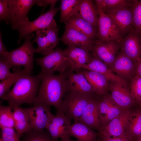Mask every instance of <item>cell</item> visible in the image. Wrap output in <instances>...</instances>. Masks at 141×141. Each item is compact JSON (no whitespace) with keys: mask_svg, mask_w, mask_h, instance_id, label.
Listing matches in <instances>:
<instances>
[{"mask_svg":"<svg viewBox=\"0 0 141 141\" xmlns=\"http://www.w3.org/2000/svg\"><path fill=\"white\" fill-rule=\"evenodd\" d=\"M136 63L135 70L136 75L141 77V56Z\"/></svg>","mask_w":141,"mask_h":141,"instance_id":"42","label":"cell"},{"mask_svg":"<svg viewBox=\"0 0 141 141\" xmlns=\"http://www.w3.org/2000/svg\"><path fill=\"white\" fill-rule=\"evenodd\" d=\"M33 106L23 108L26 113L32 129L34 131H43L54 115L50 106L36 101Z\"/></svg>","mask_w":141,"mask_h":141,"instance_id":"6","label":"cell"},{"mask_svg":"<svg viewBox=\"0 0 141 141\" xmlns=\"http://www.w3.org/2000/svg\"><path fill=\"white\" fill-rule=\"evenodd\" d=\"M70 137L69 134H67L63 136L60 137L62 141H79L78 140L76 141H73L70 139Z\"/></svg>","mask_w":141,"mask_h":141,"instance_id":"43","label":"cell"},{"mask_svg":"<svg viewBox=\"0 0 141 141\" xmlns=\"http://www.w3.org/2000/svg\"><path fill=\"white\" fill-rule=\"evenodd\" d=\"M120 43L115 41L102 42L97 40L91 52L110 68L115 60Z\"/></svg>","mask_w":141,"mask_h":141,"instance_id":"14","label":"cell"},{"mask_svg":"<svg viewBox=\"0 0 141 141\" xmlns=\"http://www.w3.org/2000/svg\"><path fill=\"white\" fill-rule=\"evenodd\" d=\"M108 88L110 91V96L113 100L121 108L126 109L134 103L135 99L127 86L111 82L109 83Z\"/></svg>","mask_w":141,"mask_h":141,"instance_id":"20","label":"cell"},{"mask_svg":"<svg viewBox=\"0 0 141 141\" xmlns=\"http://www.w3.org/2000/svg\"><path fill=\"white\" fill-rule=\"evenodd\" d=\"M134 6L103 11L113 21L122 37L126 35L133 29V11Z\"/></svg>","mask_w":141,"mask_h":141,"instance_id":"12","label":"cell"},{"mask_svg":"<svg viewBox=\"0 0 141 141\" xmlns=\"http://www.w3.org/2000/svg\"><path fill=\"white\" fill-rule=\"evenodd\" d=\"M11 11L7 0H0V21L10 24Z\"/></svg>","mask_w":141,"mask_h":141,"instance_id":"38","label":"cell"},{"mask_svg":"<svg viewBox=\"0 0 141 141\" xmlns=\"http://www.w3.org/2000/svg\"><path fill=\"white\" fill-rule=\"evenodd\" d=\"M1 129L0 141H22L14 128H4Z\"/></svg>","mask_w":141,"mask_h":141,"instance_id":"37","label":"cell"},{"mask_svg":"<svg viewBox=\"0 0 141 141\" xmlns=\"http://www.w3.org/2000/svg\"><path fill=\"white\" fill-rule=\"evenodd\" d=\"M59 10V7H56L55 4L50 5L49 9L41 14L35 20L16 28L19 34L17 43L20 44L23 37L50 26L56 22L54 17Z\"/></svg>","mask_w":141,"mask_h":141,"instance_id":"8","label":"cell"},{"mask_svg":"<svg viewBox=\"0 0 141 141\" xmlns=\"http://www.w3.org/2000/svg\"><path fill=\"white\" fill-rule=\"evenodd\" d=\"M11 68L9 62L7 58H0V80L7 78L12 74L10 71Z\"/></svg>","mask_w":141,"mask_h":141,"instance_id":"40","label":"cell"},{"mask_svg":"<svg viewBox=\"0 0 141 141\" xmlns=\"http://www.w3.org/2000/svg\"><path fill=\"white\" fill-rule=\"evenodd\" d=\"M81 0H61L59 7L60 22L66 23L76 14Z\"/></svg>","mask_w":141,"mask_h":141,"instance_id":"30","label":"cell"},{"mask_svg":"<svg viewBox=\"0 0 141 141\" xmlns=\"http://www.w3.org/2000/svg\"><path fill=\"white\" fill-rule=\"evenodd\" d=\"M21 67L13 68V72L12 74L6 79L1 81L0 82V97L1 98L10 91L11 87L14 84L20 77L26 73H30Z\"/></svg>","mask_w":141,"mask_h":141,"instance_id":"31","label":"cell"},{"mask_svg":"<svg viewBox=\"0 0 141 141\" xmlns=\"http://www.w3.org/2000/svg\"><path fill=\"white\" fill-rule=\"evenodd\" d=\"M98 133V136L102 141H132L134 140L132 138L127 134L120 137L113 136L102 129Z\"/></svg>","mask_w":141,"mask_h":141,"instance_id":"39","label":"cell"},{"mask_svg":"<svg viewBox=\"0 0 141 141\" xmlns=\"http://www.w3.org/2000/svg\"><path fill=\"white\" fill-rule=\"evenodd\" d=\"M68 91L86 94H95L82 71L67 73Z\"/></svg>","mask_w":141,"mask_h":141,"instance_id":"22","label":"cell"},{"mask_svg":"<svg viewBox=\"0 0 141 141\" xmlns=\"http://www.w3.org/2000/svg\"><path fill=\"white\" fill-rule=\"evenodd\" d=\"M42 75L40 73L36 75L28 73L24 74L16 82L12 89L1 99L7 101L13 110L24 103L33 105L36 101Z\"/></svg>","mask_w":141,"mask_h":141,"instance_id":"2","label":"cell"},{"mask_svg":"<svg viewBox=\"0 0 141 141\" xmlns=\"http://www.w3.org/2000/svg\"><path fill=\"white\" fill-rule=\"evenodd\" d=\"M68 130L70 136L75 137L79 141H97L98 137V133L77 122L69 126Z\"/></svg>","mask_w":141,"mask_h":141,"instance_id":"26","label":"cell"},{"mask_svg":"<svg viewBox=\"0 0 141 141\" xmlns=\"http://www.w3.org/2000/svg\"><path fill=\"white\" fill-rule=\"evenodd\" d=\"M132 111L126 109L101 129L113 136L120 137L126 134V128Z\"/></svg>","mask_w":141,"mask_h":141,"instance_id":"23","label":"cell"},{"mask_svg":"<svg viewBox=\"0 0 141 141\" xmlns=\"http://www.w3.org/2000/svg\"><path fill=\"white\" fill-rule=\"evenodd\" d=\"M13 110L14 128L20 138L24 134L28 133L33 130L23 108L19 107L15 108Z\"/></svg>","mask_w":141,"mask_h":141,"instance_id":"28","label":"cell"},{"mask_svg":"<svg viewBox=\"0 0 141 141\" xmlns=\"http://www.w3.org/2000/svg\"><path fill=\"white\" fill-rule=\"evenodd\" d=\"M137 141H141V135L136 139Z\"/></svg>","mask_w":141,"mask_h":141,"instance_id":"44","label":"cell"},{"mask_svg":"<svg viewBox=\"0 0 141 141\" xmlns=\"http://www.w3.org/2000/svg\"><path fill=\"white\" fill-rule=\"evenodd\" d=\"M71 120L61 110L57 111L56 115L49 122L45 129L53 139L57 140L64 135L69 134L68 130L71 125Z\"/></svg>","mask_w":141,"mask_h":141,"instance_id":"17","label":"cell"},{"mask_svg":"<svg viewBox=\"0 0 141 141\" xmlns=\"http://www.w3.org/2000/svg\"><path fill=\"white\" fill-rule=\"evenodd\" d=\"M121 52L136 62L141 54V35L131 30L123 38L121 43Z\"/></svg>","mask_w":141,"mask_h":141,"instance_id":"16","label":"cell"},{"mask_svg":"<svg viewBox=\"0 0 141 141\" xmlns=\"http://www.w3.org/2000/svg\"><path fill=\"white\" fill-rule=\"evenodd\" d=\"M64 50L67 58L68 72L80 71L81 67L89 63L93 56L91 52L72 45H68Z\"/></svg>","mask_w":141,"mask_h":141,"instance_id":"11","label":"cell"},{"mask_svg":"<svg viewBox=\"0 0 141 141\" xmlns=\"http://www.w3.org/2000/svg\"><path fill=\"white\" fill-rule=\"evenodd\" d=\"M65 24L85 34L92 40L96 41L98 39L97 30L91 24L77 15L72 17Z\"/></svg>","mask_w":141,"mask_h":141,"instance_id":"27","label":"cell"},{"mask_svg":"<svg viewBox=\"0 0 141 141\" xmlns=\"http://www.w3.org/2000/svg\"><path fill=\"white\" fill-rule=\"evenodd\" d=\"M82 71L94 93L102 96L105 95L109 87V81L103 75L99 73L82 69Z\"/></svg>","mask_w":141,"mask_h":141,"instance_id":"25","label":"cell"},{"mask_svg":"<svg viewBox=\"0 0 141 141\" xmlns=\"http://www.w3.org/2000/svg\"><path fill=\"white\" fill-rule=\"evenodd\" d=\"M133 14V29L141 35V0H138L134 6Z\"/></svg>","mask_w":141,"mask_h":141,"instance_id":"35","label":"cell"},{"mask_svg":"<svg viewBox=\"0 0 141 141\" xmlns=\"http://www.w3.org/2000/svg\"><path fill=\"white\" fill-rule=\"evenodd\" d=\"M126 134L134 140L141 135V110L132 111L126 128Z\"/></svg>","mask_w":141,"mask_h":141,"instance_id":"29","label":"cell"},{"mask_svg":"<svg viewBox=\"0 0 141 141\" xmlns=\"http://www.w3.org/2000/svg\"><path fill=\"white\" fill-rule=\"evenodd\" d=\"M110 68L116 75L126 80L131 78L135 72L136 66L130 58L121 51Z\"/></svg>","mask_w":141,"mask_h":141,"instance_id":"19","label":"cell"},{"mask_svg":"<svg viewBox=\"0 0 141 141\" xmlns=\"http://www.w3.org/2000/svg\"><path fill=\"white\" fill-rule=\"evenodd\" d=\"M65 30L59 40L65 45H72L91 52L96 41L65 24Z\"/></svg>","mask_w":141,"mask_h":141,"instance_id":"13","label":"cell"},{"mask_svg":"<svg viewBox=\"0 0 141 141\" xmlns=\"http://www.w3.org/2000/svg\"><path fill=\"white\" fill-rule=\"evenodd\" d=\"M97 141H102L101 138L99 137V136L98 137Z\"/></svg>","mask_w":141,"mask_h":141,"instance_id":"46","label":"cell"},{"mask_svg":"<svg viewBox=\"0 0 141 141\" xmlns=\"http://www.w3.org/2000/svg\"><path fill=\"white\" fill-rule=\"evenodd\" d=\"M10 9V25L12 29L30 22L28 15L34 5L41 6L42 0H7Z\"/></svg>","mask_w":141,"mask_h":141,"instance_id":"9","label":"cell"},{"mask_svg":"<svg viewBox=\"0 0 141 141\" xmlns=\"http://www.w3.org/2000/svg\"><path fill=\"white\" fill-rule=\"evenodd\" d=\"M138 0H95L96 4L100 5L104 11L133 6Z\"/></svg>","mask_w":141,"mask_h":141,"instance_id":"32","label":"cell"},{"mask_svg":"<svg viewBox=\"0 0 141 141\" xmlns=\"http://www.w3.org/2000/svg\"><path fill=\"white\" fill-rule=\"evenodd\" d=\"M0 105V127L4 128H14V121L12 109L9 106H4Z\"/></svg>","mask_w":141,"mask_h":141,"instance_id":"33","label":"cell"},{"mask_svg":"<svg viewBox=\"0 0 141 141\" xmlns=\"http://www.w3.org/2000/svg\"><path fill=\"white\" fill-rule=\"evenodd\" d=\"M42 74L36 101L53 106L57 111L60 110L64 97L68 91L67 72L57 75Z\"/></svg>","mask_w":141,"mask_h":141,"instance_id":"1","label":"cell"},{"mask_svg":"<svg viewBox=\"0 0 141 141\" xmlns=\"http://www.w3.org/2000/svg\"><path fill=\"white\" fill-rule=\"evenodd\" d=\"M98 103L101 128L126 109L117 105L110 95H105L102 96L98 99Z\"/></svg>","mask_w":141,"mask_h":141,"instance_id":"15","label":"cell"},{"mask_svg":"<svg viewBox=\"0 0 141 141\" xmlns=\"http://www.w3.org/2000/svg\"><path fill=\"white\" fill-rule=\"evenodd\" d=\"M33 33L25 36L23 44L18 48L8 52L7 56L11 68L22 66L24 69L31 73L33 69L34 55L37 49L33 45L32 39L34 37Z\"/></svg>","mask_w":141,"mask_h":141,"instance_id":"3","label":"cell"},{"mask_svg":"<svg viewBox=\"0 0 141 141\" xmlns=\"http://www.w3.org/2000/svg\"><path fill=\"white\" fill-rule=\"evenodd\" d=\"M138 101L139 102L140 105H141V95Z\"/></svg>","mask_w":141,"mask_h":141,"instance_id":"45","label":"cell"},{"mask_svg":"<svg viewBox=\"0 0 141 141\" xmlns=\"http://www.w3.org/2000/svg\"><path fill=\"white\" fill-rule=\"evenodd\" d=\"M95 95L68 91L64 97L60 110L71 120L77 122L90 101L95 98Z\"/></svg>","mask_w":141,"mask_h":141,"instance_id":"4","label":"cell"},{"mask_svg":"<svg viewBox=\"0 0 141 141\" xmlns=\"http://www.w3.org/2000/svg\"><path fill=\"white\" fill-rule=\"evenodd\" d=\"M77 122L82 123L98 132L101 130V121L98 100L95 98L90 101L82 115Z\"/></svg>","mask_w":141,"mask_h":141,"instance_id":"18","label":"cell"},{"mask_svg":"<svg viewBox=\"0 0 141 141\" xmlns=\"http://www.w3.org/2000/svg\"><path fill=\"white\" fill-rule=\"evenodd\" d=\"M8 51L4 46L2 38V34L0 33V58H7Z\"/></svg>","mask_w":141,"mask_h":141,"instance_id":"41","label":"cell"},{"mask_svg":"<svg viewBox=\"0 0 141 141\" xmlns=\"http://www.w3.org/2000/svg\"><path fill=\"white\" fill-rule=\"evenodd\" d=\"M131 92L135 100L137 101L141 95V77L136 75L131 80Z\"/></svg>","mask_w":141,"mask_h":141,"instance_id":"36","label":"cell"},{"mask_svg":"<svg viewBox=\"0 0 141 141\" xmlns=\"http://www.w3.org/2000/svg\"><path fill=\"white\" fill-rule=\"evenodd\" d=\"M40 67L42 74H52L56 72L62 74L67 72V58L64 50L59 47L43 57L36 59Z\"/></svg>","mask_w":141,"mask_h":141,"instance_id":"5","label":"cell"},{"mask_svg":"<svg viewBox=\"0 0 141 141\" xmlns=\"http://www.w3.org/2000/svg\"><path fill=\"white\" fill-rule=\"evenodd\" d=\"M96 4L98 15L97 40L102 42L115 41L121 43L123 38L116 25L104 12L102 7Z\"/></svg>","mask_w":141,"mask_h":141,"instance_id":"7","label":"cell"},{"mask_svg":"<svg viewBox=\"0 0 141 141\" xmlns=\"http://www.w3.org/2000/svg\"><path fill=\"white\" fill-rule=\"evenodd\" d=\"M24 134L22 141H58L53 139L49 132L44 130L38 132L33 130Z\"/></svg>","mask_w":141,"mask_h":141,"instance_id":"34","label":"cell"},{"mask_svg":"<svg viewBox=\"0 0 141 141\" xmlns=\"http://www.w3.org/2000/svg\"><path fill=\"white\" fill-rule=\"evenodd\" d=\"M81 69L99 73L104 75L111 82L119 83L127 86L126 80L116 75L107 65L93 55L90 61L83 66Z\"/></svg>","mask_w":141,"mask_h":141,"instance_id":"21","label":"cell"},{"mask_svg":"<svg viewBox=\"0 0 141 141\" xmlns=\"http://www.w3.org/2000/svg\"><path fill=\"white\" fill-rule=\"evenodd\" d=\"M75 15L91 24L98 31V15L96 4L93 1L81 0Z\"/></svg>","mask_w":141,"mask_h":141,"instance_id":"24","label":"cell"},{"mask_svg":"<svg viewBox=\"0 0 141 141\" xmlns=\"http://www.w3.org/2000/svg\"><path fill=\"white\" fill-rule=\"evenodd\" d=\"M59 27L56 22L49 27L36 31V37L32 41L38 45L37 52L45 55L56 48L59 44L58 34Z\"/></svg>","mask_w":141,"mask_h":141,"instance_id":"10","label":"cell"}]
</instances>
